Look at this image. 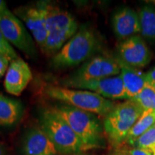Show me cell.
<instances>
[{
	"label": "cell",
	"instance_id": "6da1fadb",
	"mask_svg": "<svg viewBox=\"0 0 155 155\" xmlns=\"http://www.w3.org/2000/svg\"><path fill=\"white\" fill-rule=\"evenodd\" d=\"M53 108L80 139L85 151L103 147V128L96 114L66 104L53 106Z\"/></svg>",
	"mask_w": 155,
	"mask_h": 155
},
{
	"label": "cell",
	"instance_id": "7a4b0ae2",
	"mask_svg": "<svg viewBox=\"0 0 155 155\" xmlns=\"http://www.w3.org/2000/svg\"><path fill=\"white\" fill-rule=\"evenodd\" d=\"M99 45L98 38L91 28L82 26L61 50L52 58V66L64 69L84 63L91 57Z\"/></svg>",
	"mask_w": 155,
	"mask_h": 155
},
{
	"label": "cell",
	"instance_id": "3957f363",
	"mask_svg": "<svg viewBox=\"0 0 155 155\" xmlns=\"http://www.w3.org/2000/svg\"><path fill=\"white\" fill-rule=\"evenodd\" d=\"M45 9L47 38L42 50L48 55H55L76 34L78 25L68 12L48 2Z\"/></svg>",
	"mask_w": 155,
	"mask_h": 155
},
{
	"label": "cell",
	"instance_id": "277c9868",
	"mask_svg": "<svg viewBox=\"0 0 155 155\" xmlns=\"http://www.w3.org/2000/svg\"><path fill=\"white\" fill-rule=\"evenodd\" d=\"M143 111L134 101L127 100L116 105L105 116L104 132L112 146L118 147L127 141L129 131Z\"/></svg>",
	"mask_w": 155,
	"mask_h": 155
},
{
	"label": "cell",
	"instance_id": "5b68a950",
	"mask_svg": "<svg viewBox=\"0 0 155 155\" xmlns=\"http://www.w3.org/2000/svg\"><path fill=\"white\" fill-rule=\"evenodd\" d=\"M45 94L50 98L66 105L100 116H106L116 106L111 100L86 90L48 86L45 88Z\"/></svg>",
	"mask_w": 155,
	"mask_h": 155
},
{
	"label": "cell",
	"instance_id": "8992f818",
	"mask_svg": "<svg viewBox=\"0 0 155 155\" xmlns=\"http://www.w3.org/2000/svg\"><path fill=\"white\" fill-rule=\"evenodd\" d=\"M40 122V128L50 137L58 152L71 154L85 151L80 139L53 107L41 112Z\"/></svg>",
	"mask_w": 155,
	"mask_h": 155
},
{
	"label": "cell",
	"instance_id": "52a82bcc",
	"mask_svg": "<svg viewBox=\"0 0 155 155\" xmlns=\"http://www.w3.org/2000/svg\"><path fill=\"white\" fill-rule=\"evenodd\" d=\"M120 74V67L116 58L98 55L91 58L83 64L72 75L62 83L69 88L75 83L116 76Z\"/></svg>",
	"mask_w": 155,
	"mask_h": 155
},
{
	"label": "cell",
	"instance_id": "ba28073f",
	"mask_svg": "<svg viewBox=\"0 0 155 155\" xmlns=\"http://www.w3.org/2000/svg\"><path fill=\"white\" fill-rule=\"evenodd\" d=\"M0 32L9 43L30 57L36 55V48L32 38L26 28L8 9L0 13Z\"/></svg>",
	"mask_w": 155,
	"mask_h": 155
},
{
	"label": "cell",
	"instance_id": "9c48e42d",
	"mask_svg": "<svg viewBox=\"0 0 155 155\" xmlns=\"http://www.w3.org/2000/svg\"><path fill=\"white\" fill-rule=\"evenodd\" d=\"M118 58L136 68H144L152 60V53L144 40L139 35L132 36L121 42L118 48Z\"/></svg>",
	"mask_w": 155,
	"mask_h": 155
},
{
	"label": "cell",
	"instance_id": "30bf717a",
	"mask_svg": "<svg viewBox=\"0 0 155 155\" xmlns=\"http://www.w3.org/2000/svg\"><path fill=\"white\" fill-rule=\"evenodd\" d=\"M45 5L46 2H40L35 6L17 10L18 16L25 23L41 50L43 49L47 38Z\"/></svg>",
	"mask_w": 155,
	"mask_h": 155
},
{
	"label": "cell",
	"instance_id": "8fae6325",
	"mask_svg": "<svg viewBox=\"0 0 155 155\" xmlns=\"http://www.w3.org/2000/svg\"><path fill=\"white\" fill-rule=\"evenodd\" d=\"M70 88L85 89L96 93L106 99L128 100L124 86L120 75L75 83L68 88Z\"/></svg>",
	"mask_w": 155,
	"mask_h": 155
},
{
	"label": "cell",
	"instance_id": "7c38bea8",
	"mask_svg": "<svg viewBox=\"0 0 155 155\" xmlns=\"http://www.w3.org/2000/svg\"><path fill=\"white\" fill-rule=\"evenodd\" d=\"M32 78V71L28 63L22 58L13 60L5 74V86L8 94L19 96Z\"/></svg>",
	"mask_w": 155,
	"mask_h": 155
},
{
	"label": "cell",
	"instance_id": "4fadbf2b",
	"mask_svg": "<svg viewBox=\"0 0 155 155\" xmlns=\"http://www.w3.org/2000/svg\"><path fill=\"white\" fill-rule=\"evenodd\" d=\"M112 27L114 34L122 41L141 33L138 13L130 7H124L116 12L112 18Z\"/></svg>",
	"mask_w": 155,
	"mask_h": 155
},
{
	"label": "cell",
	"instance_id": "5bb4252c",
	"mask_svg": "<svg viewBox=\"0 0 155 155\" xmlns=\"http://www.w3.org/2000/svg\"><path fill=\"white\" fill-rule=\"evenodd\" d=\"M22 147L25 155H57L58 152L53 141L41 128H32L27 132Z\"/></svg>",
	"mask_w": 155,
	"mask_h": 155
},
{
	"label": "cell",
	"instance_id": "9a60e30c",
	"mask_svg": "<svg viewBox=\"0 0 155 155\" xmlns=\"http://www.w3.org/2000/svg\"><path fill=\"white\" fill-rule=\"evenodd\" d=\"M116 59L119 65V75L123 81L128 100L133 99L147 83L146 73L139 68L127 65L118 58Z\"/></svg>",
	"mask_w": 155,
	"mask_h": 155
},
{
	"label": "cell",
	"instance_id": "2e32d148",
	"mask_svg": "<svg viewBox=\"0 0 155 155\" xmlns=\"http://www.w3.org/2000/svg\"><path fill=\"white\" fill-rule=\"evenodd\" d=\"M23 106L18 101L0 94V125L9 127L20 119Z\"/></svg>",
	"mask_w": 155,
	"mask_h": 155
},
{
	"label": "cell",
	"instance_id": "e0dca14e",
	"mask_svg": "<svg viewBox=\"0 0 155 155\" xmlns=\"http://www.w3.org/2000/svg\"><path fill=\"white\" fill-rule=\"evenodd\" d=\"M155 124V111L144 110L128 134L127 141L132 145L140 136Z\"/></svg>",
	"mask_w": 155,
	"mask_h": 155
},
{
	"label": "cell",
	"instance_id": "ac0fdd59",
	"mask_svg": "<svg viewBox=\"0 0 155 155\" xmlns=\"http://www.w3.org/2000/svg\"><path fill=\"white\" fill-rule=\"evenodd\" d=\"M138 15L143 39L155 41V9L150 6H144Z\"/></svg>",
	"mask_w": 155,
	"mask_h": 155
},
{
	"label": "cell",
	"instance_id": "d6986e66",
	"mask_svg": "<svg viewBox=\"0 0 155 155\" xmlns=\"http://www.w3.org/2000/svg\"><path fill=\"white\" fill-rule=\"evenodd\" d=\"M131 100L137 103L144 111H155V88L149 83H147L142 90Z\"/></svg>",
	"mask_w": 155,
	"mask_h": 155
},
{
	"label": "cell",
	"instance_id": "ffe728a7",
	"mask_svg": "<svg viewBox=\"0 0 155 155\" xmlns=\"http://www.w3.org/2000/svg\"><path fill=\"white\" fill-rule=\"evenodd\" d=\"M134 147L146 149L153 152L155 151V124L140 136L132 144Z\"/></svg>",
	"mask_w": 155,
	"mask_h": 155
},
{
	"label": "cell",
	"instance_id": "44dd1931",
	"mask_svg": "<svg viewBox=\"0 0 155 155\" xmlns=\"http://www.w3.org/2000/svg\"><path fill=\"white\" fill-rule=\"evenodd\" d=\"M13 59L9 55H5V54H0V78L6 74L9 64Z\"/></svg>",
	"mask_w": 155,
	"mask_h": 155
},
{
	"label": "cell",
	"instance_id": "7402d4cb",
	"mask_svg": "<svg viewBox=\"0 0 155 155\" xmlns=\"http://www.w3.org/2000/svg\"><path fill=\"white\" fill-rule=\"evenodd\" d=\"M0 54H5V55H9L13 60L17 59L19 57L17 56V54L13 48L11 46H6L0 43Z\"/></svg>",
	"mask_w": 155,
	"mask_h": 155
},
{
	"label": "cell",
	"instance_id": "603a6c76",
	"mask_svg": "<svg viewBox=\"0 0 155 155\" xmlns=\"http://www.w3.org/2000/svg\"><path fill=\"white\" fill-rule=\"evenodd\" d=\"M129 155H153V153L150 150L146 149L134 147L129 151Z\"/></svg>",
	"mask_w": 155,
	"mask_h": 155
},
{
	"label": "cell",
	"instance_id": "cb8c5ba5",
	"mask_svg": "<svg viewBox=\"0 0 155 155\" xmlns=\"http://www.w3.org/2000/svg\"><path fill=\"white\" fill-rule=\"evenodd\" d=\"M147 81L155 88V67L146 73Z\"/></svg>",
	"mask_w": 155,
	"mask_h": 155
},
{
	"label": "cell",
	"instance_id": "d4e9b609",
	"mask_svg": "<svg viewBox=\"0 0 155 155\" xmlns=\"http://www.w3.org/2000/svg\"><path fill=\"white\" fill-rule=\"evenodd\" d=\"M7 4L5 1H2V0H0V13L3 12L4 11L7 10Z\"/></svg>",
	"mask_w": 155,
	"mask_h": 155
},
{
	"label": "cell",
	"instance_id": "484cf974",
	"mask_svg": "<svg viewBox=\"0 0 155 155\" xmlns=\"http://www.w3.org/2000/svg\"><path fill=\"white\" fill-rule=\"evenodd\" d=\"M0 43L4 45H6V46H11V45L9 44L5 38H4V37L2 36V33H1V32H0Z\"/></svg>",
	"mask_w": 155,
	"mask_h": 155
},
{
	"label": "cell",
	"instance_id": "4316f807",
	"mask_svg": "<svg viewBox=\"0 0 155 155\" xmlns=\"http://www.w3.org/2000/svg\"><path fill=\"white\" fill-rule=\"evenodd\" d=\"M0 155H5V152L1 146H0Z\"/></svg>",
	"mask_w": 155,
	"mask_h": 155
},
{
	"label": "cell",
	"instance_id": "83f0119b",
	"mask_svg": "<svg viewBox=\"0 0 155 155\" xmlns=\"http://www.w3.org/2000/svg\"><path fill=\"white\" fill-rule=\"evenodd\" d=\"M114 155H125V154H121V153H118V154H114Z\"/></svg>",
	"mask_w": 155,
	"mask_h": 155
},
{
	"label": "cell",
	"instance_id": "f1b7e54d",
	"mask_svg": "<svg viewBox=\"0 0 155 155\" xmlns=\"http://www.w3.org/2000/svg\"><path fill=\"white\" fill-rule=\"evenodd\" d=\"M152 153H153V155H155V151H154V152H153Z\"/></svg>",
	"mask_w": 155,
	"mask_h": 155
},
{
	"label": "cell",
	"instance_id": "f546056e",
	"mask_svg": "<svg viewBox=\"0 0 155 155\" xmlns=\"http://www.w3.org/2000/svg\"><path fill=\"white\" fill-rule=\"evenodd\" d=\"M73 155H78V154H73Z\"/></svg>",
	"mask_w": 155,
	"mask_h": 155
}]
</instances>
